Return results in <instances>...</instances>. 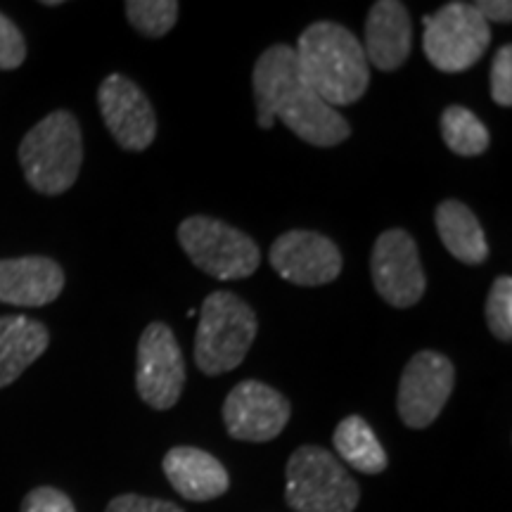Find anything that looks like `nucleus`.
Listing matches in <instances>:
<instances>
[{
	"instance_id": "nucleus-2",
	"label": "nucleus",
	"mask_w": 512,
	"mask_h": 512,
	"mask_svg": "<svg viewBox=\"0 0 512 512\" xmlns=\"http://www.w3.org/2000/svg\"><path fill=\"white\" fill-rule=\"evenodd\" d=\"M297 67L306 86L330 107L354 105L370 86V64L361 41L337 22H313L302 31Z\"/></svg>"
},
{
	"instance_id": "nucleus-3",
	"label": "nucleus",
	"mask_w": 512,
	"mask_h": 512,
	"mask_svg": "<svg viewBox=\"0 0 512 512\" xmlns=\"http://www.w3.org/2000/svg\"><path fill=\"white\" fill-rule=\"evenodd\" d=\"M19 164L27 183L41 195L67 192L83 164L79 119L67 110L50 112L19 143Z\"/></svg>"
},
{
	"instance_id": "nucleus-22",
	"label": "nucleus",
	"mask_w": 512,
	"mask_h": 512,
	"mask_svg": "<svg viewBox=\"0 0 512 512\" xmlns=\"http://www.w3.org/2000/svg\"><path fill=\"white\" fill-rule=\"evenodd\" d=\"M486 323H489L491 335L498 342H512V278L501 275L491 285L489 297H486Z\"/></svg>"
},
{
	"instance_id": "nucleus-26",
	"label": "nucleus",
	"mask_w": 512,
	"mask_h": 512,
	"mask_svg": "<svg viewBox=\"0 0 512 512\" xmlns=\"http://www.w3.org/2000/svg\"><path fill=\"white\" fill-rule=\"evenodd\" d=\"M105 512H185L181 505L162 501V498H147L138 494H121L112 498Z\"/></svg>"
},
{
	"instance_id": "nucleus-16",
	"label": "nucleus",
	"mask_w": 512,
	"mask_h": 512,
	"mask_svg": "<svg viewBox=\"0 0 512 512\" xmlns=\"http://www.w3.org/2000/svg\"><path fill=\"white\" fill-rule=\"evenodd\" d=\"M162 470L176 494L192 503L221 498L230 489L228 470L219 458L197 446H174L162 460Z\"/></svg>"
},
{
	"instance_id": "nucleus-24",
	"label": "nucleus",
	"mask_w": 512,
	"mask_h": 512,
	"mask_svg": "<svg viewBox=\"0 0 512 512\" xmlns=\"http://www.w3.org/2000/svg\"><path fill=\"white\" fill-rule=\"evenodd\" d=\"M491 98H494L496 105L510 107L512 105V46L505 43V46L498 48L494 55V62H491Z\"/></svg>"
},
{
	"instance_id": "nucleus-10",
	"label": "nucleus",
	"mask_w": 512,
	"mask_h": 512,
	"mask_svg": "<svg viewBox=\"0 0 512 512\" xmlns=\"http://www.w3.org/2000/svg\"><path fill=\"white\" fill-rule=\"evenodd\" d=\"M185 361L174 330L166 323H150L138 339L136 392L155 411L174 408L183 394Z\"/></svg>"
},
{
	"instance_id": "nucleus-23",
	"label": "nucleus",
	"mask_w": 512,
	"mask_h": 512,
	"mask_svg": "<svg viewBox=\"0 0 512 512\" xmlns=\"http://www.w3.org/2000/svg\"><path fill=\"white\" fill-rule=\"evenodd\" d=\"M27 60V41L10 17L0 12V69L12 72Z\"/></svg>"
},
{
	"instance_id": "nucleus-20",
	"label": "nucleus",
	"mask_w": 512,
	"mask_h": 512,
	"mask_svg": "<svg viewBox=\"0 0 512 512\" xmlns=\"http://www.w3.org/2000/svg\"><path fill=\"white\" fill-rule=\"evenodd\" d=\"M441 138L460 157H479L489 150V128L475 112L463 105H451L441 112Z\"/></svg>"
},
{
	"instance_id": "nucleus-6",
	"label": "nucleus",
	"mask_w": 512,
	"mask_h": 512,
	"mask_svg": "<svg viewBox=\"0 0 512 512\" xmlns=\"http://www.w3.org/2000/svg\"><path fill=\"white\" fill-rule=\"evenodd\" d=\"M176 235L188 259L209 278L245 280L261 264L259 245L247 233L211 216H188Z\"/></svg>"
},
{
	"instance_id": "nucleus-12",
	"label": "nucleus",
	"mask_w": 512,
	"mask_h": 512,
	"mask_svg": "<svg viewBox=\"0 0 512 512\" xmlns=\"http://www.w3.org/2000/svg\"><path fill=\"white\" fill-rule=\"evenodd\" d=\"M100 114L121 150L145 152L157 138V114L143 88L124 74H110L98 88Z\"/></svg>"
},
{
	"instance_id": "nucleus-7",
	"label": "nucleus",
	"mask_w": 512,
	"mask_h": 512,
	"mask_svg": "<svg viewBox=\"0 0 512 512\" xmlns=\"http://www.w3.org/2000/svg\"><path fill=\"white\" fill-rule=\"evenodd\" d=\"M422 50L434 69L460 74L482 60L491 43V29L472 3L453 0L434 15L422 17Z\"/></svg>"
},
{
	"instance_id": "nucleus-25",
	"label": "nucleus",
	"mask_w": 512,
	"mask_h": 512,
	"mask_svg": "<svg viewBox=\"0 0 512 512\" xmlns=\"http://www.w3.org/2000/svg\"><path fill=\"white\" fill-rule=\"evenodd\" d=\"M19 512H76L72 498L55 486H38L29 491Z\"/></svg>"
},
{
	"instance_id": "nucleus-19",
	"label": "nucleus",
	"mask_w": 512,
	"mask_h": 512,
	"mask_svg": "<svg viewBox=\"0 0 512 512\" xmlns=\"http://www.w3.org/2000/svg\"><path fill=\"white\" fill-rule=\"evenodd\" d=\"M332 446L344 463L361 475H380L387 470L389 458L370 422L361 415H347L332 434Z\"/></svg>"
},
{
	"instance_id": "nucleus-21",
	"label": "nucleus",
	"mask_w": 512,
	"mask_h": 512,
	"mask_svg": "<svg viewBox=\"0 0 512 512\" xmlns=\"http://www.w3.org/2000/svg\"><path fill=\"white\" fill-rule=\"evenodd\" d=\"M178 10L176 0H128L126 17L131 27L145 38H162L176 27Z\"/></svg>"
},
{
	"instance_id": "nucleus-14",
	"label": "nucleus",
	"mask_w": 512,
	"mask_h": 512,
	"mask_svg": "<svg viewBox=\"0 0 512 512\" xmlns=\"http://www.w3.org/2000/svg\"><path fill=\"white\" fill-rule=\"evenodd\" d=\"M62 290V266L48 256H19L0 261V304L38 309L53 304Z\"/></svg>"
},
{
	"instance_id": "nucleus-15",
	"label": "nucleus",
	"mask_w": 512,
	"mask_h": 512,
	"mask_svg": "<svg viewBox=\"0 0 512 512\" xmlns=\"http://www.w3.org/2000/svg\"><path fill=\"white\" fill-rule=\"evenodd\" d=\"M413 24L408 8L399 0H377L366 17L368 64L380 72H396L411 57Z\"/></svg>"
},
{
	"instance_id": "nucleus-13",
	"label": "nucleus",
	"mask_w": 512,
	"mask_h": 512,
	"mask_svg": "<svg viewBox=\"0 0 512 512\" xmlns=\"http://www.w3.org/2000/svg\"><path fill=\"white\" fill-rule=\"evenodd\" d=\"M268 261L280 278L299 287L335 283L344 268L335 242L313 230H287L275 238Z\"/></svg>"
},
{
	"instance_id": "nucleus-1",
	"label": "nucleus",
	"mask_w": 512,
	"mask_h": 512,
	"mask_svg": "<svg viewBox=\"0 0 512 512\" xmlns=\"http://www.w3.org/2000/svg\"><path fill=\"white\" fill-rule=\"evenodd\" d=\"M256 124L268 131L280 119L313 147H337L351 136V124L306 86L292 46L275 43L259 55L252 72Z\"/></svg>"
},
{
	"instance_id": "nucleus-5",
	"label": "nucleus",
	"mask_w": 512,
	"mask_h": 512,
	"mask_svg": "<svg viewBox=\"0 0 512 512\" xmlns=\"http://www.w3.org/2000/svg\"><path fill=\"white\" fill-rule=\"evenodd\" d=\"M285 479V501L294 512H354L361 501L356 479L323 446H299L287 460Z\"/></svg>"
},
{
	"instance_id": "nucleus-4",
	"label": "nucleus",
	"mask_w": 512,
	"mask_h": 512,
	"mask_svg": "<svg viewBox=\"0 0 512 512\" xmlns=\"http://www.w3.org/2000/svg\"><path fill=\"white\" fill-rule=\"evenodd\" d=\"M259 318L245 299L235 292L216 290L204 299L200 325L195 332V363L204 375L230 373L252 349Z\"/></svg>"
},
{
	"instance_id": "nucleus-9",
	"label": "nucleus",
	"mask_w": 512,
	"mask_h": 512,
	"mask_svg": "<svg viewBox=\"0 0 512 512\" xmlns=\"http://www.w3.org/2000/svg\"><path fill=\"white\" fill-rule=\"evenodd\" d=\"M370 275L377 294L394 309H411L427 290L418 242L403 228L384 230L375 240Z\"/></svg>"
},
{
	"instance_id": "nucleus-11",
	"label": "nucleus",
	"mask_w": 512,
	"mask_h": 512,
	"mask_svg": "<svg viewBox=\"0 0 512 512\" xmlns=\"http://www.w3.org/2000/svg\"><path fill=\"white\" fill-rule=\"evenodd\" d=\"M290 418V399L259 380L238 382L223 401V425L235 441L264 444L280 437Z\"/></svg>"
},
{
	"instance_id": "nucleus-27",
	"label": "nucleus",
	"mask_w": 512,
	"mask_h": 512,
	"mask_svg": "<svg viewBox=\"0 0 512 512\" xmlns=\"http://www.w3.org/2000/svg\"><path fill=\"white\" fill-rule=\"evenodd\" d=\"M475 5V10L484 17V22H498V24H510L512 19V3L508 0H479Z\"/></svg>"
},
{
	"instance_id": "nucleus-8",
	"label": "nucleus",
	"mask_w": 512,
	"mask_h": 512,
	"mask_svg": "<svg viewBox=\"0 0 512 512\" xmlns=\"http://www.w3.org/2000/svg\"><path fill=\"white\" fill-rule=\"evenodd\" d=\"M456 387V366L439 351L422 349L401 373L396 411L406 427L427 430L444 411Z\"/></svg>"
},
{
	"instance_id": "nucleus-18",
	"label": "nucleus",
	"mask_w": 512,
	"mask_h": 512,
	"mask_svg": "<svg viewBox=\"0 0 512 512\" xmlns=\"http://www.w3.org/2000/svg\"><path fill=\"white\" fill-rule=\"evenodd\" d=\"M434 223L441 245L467 266H479L489 259V242L475 211L460 200H444L434 211Z\"/></svg>"
},
{
	"instance_id": "nucleus-17",
	"label": "nucleus",
	"mask_w": 512,
	"mask_h": 512,
	"mask_svg": "<svg viewBox=\"0 0 512 512\" xmlns=\"http://www.w3.org/2000/svg\"><path fill=\"white\" fill-rule=\"evenodd\" d=\"M50 332L41 320L0 316V389L22 377L36 358L48 351Z\"/></svg>"
}]
</instances>
